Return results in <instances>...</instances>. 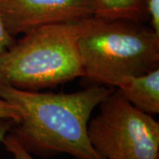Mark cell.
Returning a JSON list of instances; mask_svg holds the SVG:
<instances>
[{"label": "cell", "instance_id": "1", "mask_svg": "<svg viewBox=\"0 0 159 159\" xmlns=\"http://www.w3.org/2000/svg\"><path fill=\"white\" fill-rule=\"evenodd\" d=\"M113 90L98 86L66 94L41 93L0 83V97L20 114L9 133L29 153L44 158L67 154L102 159L89 142L88 124L92 111Z\"/></svg>", "mask_w": 159, "mask_h": 159}, {"label": "cell", "instance_id": "2", "mask_svg": "<svg viewBox=\"0 0 159 159\" xmlns=\"http://www.w3.org/2000/svg\"><path fill=\"white\" fill-rule=\"evenodd\" d=\"M85 20L42 26L14 41L0 52V83L38 90L84 77L78 39Z\"/></svg>", "mask_w": 159, "mask_h": 159}, {"label": "cell", "instance_id": "3", "mask_svg": "<svg viewBox=\"0 0 159 159\" xmlns=\"http://www.w3.org/2000/svg\"><path fill=\"white\" fill-rule=\"evenodd\" d=\"M78 47L84 77L100 84L116 88L159 67V34L140 22L88 18Z\"/></svg>", "mask_w": 159, "mask_h": 159}, {"label": "cell", "instance_id": "4", "mask_svg": "<svg viewBox=\"0 0 159 159\" xmlns=\"http://www.w3.org/2000/svg\"><path fill=\"white\" fill-rule=\"evenodd\" d=\"M89 119L88 135L102 159H159V123L113 90Z\"/></svg>", "mask_w": 159, "mask_h": 159}, {"label": "cell", "instance_id": "5", "mask_svg": "<svg viewBox=\"0 0 159 159\" xmlns=\"http://www.w3.org/2000/svg\"><path fill=\"white\" fill-rule=\"evenodd\" d=\"M0 10L6 29L13 37L42 26L94 16L92 0H0Z\"/></svg>", "mask_w": 159, "mask_h": 159}, {"label": "cell", "instance_id": "6", "mask_svg": "<svg viewBox=\"0 0 159 159\" xmlns=\"http://www.w3.org/2000/svg\"><path fill=\"white\" fill-rule=\"evenodd\" d=\"M116 88L126 101L143 112L159 113V67L125 77Z\"/></svg>", "mask_w": 159, "mask_h": 159}, {"label": "cell", "instance_id": "7", "mask_svg": "<svg viewBox=\"0 0 159 159\" xmlns=\"http://www.w3.org/2000/svg\"><path fill=\"white\" fill-rule=\"evenodd\" d=\"M94 17L141 22L146 16V0H92Z\"/></svg>", "mask_w": 159, "mask_h": 159}, {"label": "cell", "instance_id": "8", "mask_svg": "<svg viewBox=\"0 0 159 159\" xmlns=\"http://www.w3.org/2000/svg\"><path fill=\"white\" fill-rule=\"evenodd\" d=\"M1 143H3L6 151L11 154V159H34L33 155L24 149L9 132L4 137Z\"/></svg>", "mask_w": 159, "mask_h": 159}, {"label": "cell", "instance_id": "9", "mask_svg": "<svg viewBox=\"0 0 159 159\" xmlns=\"http://www.w3.org/2000/svg\"><path fill=\"white\" fill-rule=\"evenodd\" d=\"M146 11L154 31L159 34V0H146Z\"/></svg>", "mask_w": 159, "mask_h": 159}, {"label": "cell", "instance_id": "10", "mask_svg": "<svg viewBox=\"0 0 159 159\" xmlns=\"http://www.w3.org/2000/svg\"><path fill=\"white\" fill-rule=\"evenodd\" d=\"M12 119L16 123L20 120V114L11 104L0 97V119Z\"/></svg>", "mask_w": 159, "mask_h": 159}, {"label": "cell", "instance_id": "11", "mask_svg": "<svg viewBox=\"0 0 159 159\" xmlns=\"http://www.w3.org/2000/svg\"><path fill=\"white\" fill-rule=\"evenodd\" d=\"M14 37L7 31L0 10V52L4 51L14 43Z\"/></svg>", "mask_w": 159, "mask_h": 159}, {"label": "cell", "instance_id": "12", "mask_svg": "<svg viewBox=\"0 0 159 159\" xmlns=\"http://www.w3.org/2000/svg\"><path fill=\"white\" fill-rule=\"evenodd\" d=\"M16 122L12 119H0V142H2L4 137L11 130V127L14 125Z\"/></svg>", "mask_w": 159, "mask_h": 159}]
</instances>
